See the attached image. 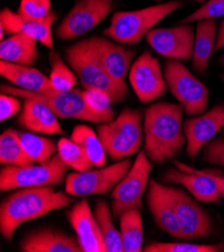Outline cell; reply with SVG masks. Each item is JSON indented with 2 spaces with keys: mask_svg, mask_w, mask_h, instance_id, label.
Segmentation results:
<instances>
[{
  "mask_svg": "<svg viewBox=\"0 0 224 252\" xmlns=\"http://www.w3.org/2000/svg\"><path fill=\"white\" fill-rule=\"evenodd\" d=\"M183 111L180 104L172 103L152 104L145 111L144 152L153 163L163 164L186 146Z\"/></svg>",
  "mask_w": 224,
  "mask_h": 252,
  "instance_id": "1",
  "label": "cell"
},
{
  "mask_svg": "<svg viewBox=\"0 0 224 252\" xmlns=\"http://www.w3.org/2000/svg\"><path fill=\"white\" fill-rule=\"evenodd\" d=\"M73 203L72 196L57 191L54 186L20 188L0 205V232L11 241L14 232L23 223L64 209Z\"/></svg>",
  "mask_w": 224,
  "mask_h": 252,
  "instance_id": "2",
  "label": "cell"
},
{
  "mask_svg": "<svg viewBox=\"0 0 224 252\" xmlns=\"http://www.w3.org/2000/svg\"><path fill=\"white\" fill-rule=\"evenodd\" d=\"M64 56L66 63L76 72L85 89H99L107 92L113 104L121 103L129 95L127 84L111 77L97 59L90 38L66 47Z\"/></svg>",
  "mask_w": 224,
  "mask_h": 252,
  "instance_id": "3",
  "label": "cell"
},
{
  "mask_svg": "<svg viewBox=\"0 0 224 252\" xmlns=\"http://www.w3.org/2000/svg\"><path fill=\"white\" fill-rule=\"evenodd\" d=\"M183 5L181 0H171L138 10L119 11L113 15L110 27L105 30L104 34L117 43H139L155 25Z\"/></svg>",
  "mask_w": 224,
  "mask_h": 252,
  "instance_id": "4",
  "label": "cell"
},
{
  "mask_svg": "<svg viewBox=\"0 0 224 252\" xmlns=\"http://www.w3.org/2000/svg\"><path fill=\"white\" fill-rule=\"evenodd\" d=\"M143 122L139 110L126 108L113 121L97 126L96 133L113 161L139 153L144 141Z\"/></svg>",
  "mask_w": 224,
  "mask_h": 252,
  "instance_id": "5",
  "label": "cell"
},
{
  "mask_svg": "<svg viewBox=\"0 0 224 252\" xmlns=\"http://www.w3.org/2000/svg\"><path fill=\"white\" fill-rule=\"evenodd\" d=\"M164 77L171 94L188 116L205 113L209 104V91L180 61L165 63Z\"/></svg>",
  "mask_w": 224,
  "mask_h": 252,
  "instance_id": "6",
  "label": "cell"
},
{
  "mask_svg": "<svg viewBox=\"0 0 224 252\" xmlns=\"http://www.w3.org/2000/svg\"><path fill=\"white\" fill-rule=\"evenodd\" d=\"M68 169L59 154L38 165L27 167L5 165L0 170V190L6 192L28 187L58 186L65 181Z\"/></svg>",
  "mask_w": 224,
  "mask_h": 252,
  "instance_id": "7",
  "label": "cell"
},
{
  "mask_svg": "<svg viewBox=\"0 0 224 252\" xmlns=\"http://www.w3.org/2000/svg\"><path fill=\"white\" fill-rule=\"evenodd\" d=\"M1 92L21 98H34L40 100L51 108L60 119H76L96 124L105 123L101 117L95 114L88 107L84 97V91L79 89L73 88L65 92L52 91L46 93H32L17 87L2 85Z\"/></svg>",
  "mask_w": 224,
  "mask_h": 252,
  "instance_id": "8",
  "label": "cell"
},
{
  "mask_svg": "<svg viewBox=\"0 0 224 252\" xmlns=\"http://www.w3.org/2000/svg\"><path fill=\"white\" fill-rule=\"evenodd\" d=\"M153 168V162L144 151L139 152L129 172L112 190L111 208L116 218L131 209H143L142 197L149 186Z\"/></svg>",
  "mask_w": 224,
  "mask_h": 252,
  "instance_id": "9",
  "label": "cell"
},
{
  "mask_svg": "<svg viewBox=\"0 0 224 252\" xmlns=\"http://www.w3.org/2000/svg\"><path fill=\"white\" fill-rule=\"evenodd\" d=\"M133 165L130 158L96 170L74 172L65 177V192L72 197L107 195L125 177Z\"/></svg>",
  "mask_w": 224,
  "mask_h": 252,
  "instance_id": "10",
  "label": "cell"
},
{
  "mask_svg": "<svg viewBox=\"0 0 224 252\" xmlns=\"http://www.w3.org/2000/svg\"><path fill=\"white\" fill-rule=\"evenodd\" d=\"M180 226L182 239H202L208 237L213 230V221L208 212L186 191L174 186L165 185Z\"/></svg>",
  "mask_w": 224,
  "mask_h": 252,
  "instance_id": "11",
  "label": "cell"
},
{
  "mask_svg": "<svg viewBox=\"0 0 224 252\" xmlns=\"http://www.w3.org/2000/svg\"><path fill=\"white\" fill-rule=\"evenodd\" d=\"M175 168H170L162 175L164 184L183 186L196 200L203 203H220L221 192L214 180L217 171L197 170L188 165L174 160Z\"/></svg>",
  "mask_w": 224,
  "mask_h": 252,
  "instance_id": "12",
  "label": "cell"
},
{
  "mask_svg": "<svg viewBox=\"0 0 224 252\" xmlns=\"http://www.w3.org/2000/svg\"><path fill=\"white\" fill-rule=\"evenodd\" d=\"M112 8V0H80L57 28V37L69 40L84 35L103 22Z\"/></svg>",
  "mask_w": 224,
  "mask_h": 252,
  "instance_id": "13",
  "label": "cell"
},
{
  "mask_svg": "<svg viewBox=\"0 0 224 252\" xmlns=\"http://www.w3.org/2000/svg\"><path fill=\"white\" fill-rule=\"evenodd\" d=\"M129 81L141 103L148 104L161 97L168 90L160 62L149 50L133 63Z\"/></svg>",
  "mask_w": 224,
  "mask_h": 252,
  "instance_id": "14",
  "label": "cell"
},
{
  "mask_svg": "<svg viewBox=\"0 0 224 252\" xmlns=\"http://www.w3.org/2000/svg\"><path fill=\"white\" fill-rule=\"evenodd\" d=\"M146 40L156 53L170 60L188 62L193 58L195 31L192 23H181L169 29H155Z\"/></svg>",
  "mask_w": 224,
  "mask_h": 252,
  "instance_id": "15",
  "label": "cell"
},
{
  "mask_svg": "<svg viewBox=\"0 0 224 252\" xmlns=\"http://www.w3.org/2000/svg\"><path fill=\"white\" fill-rule=\"evenodd\" d=\"M224 128V104L217 105L210 111L188 119L183 124L186 137V154L195 159L200 151Z\"/></svg>",
  "mask_w": 224,
  "mask_h": 252,
  "instance_id": "16",
  "label": "cell"
},
{
  "mask_svg": "<svg viewBox=\"0 0 224 252\" xmlns=\"http://www.w3.org/2000/svg\"><path fill=\"white\" fill-rule=\"evenodd\" d=\"M66 217L83 252H106L101 230L87 199L74 204L67 211Z\"/></svg>",
  "mask_w": 224,
  "mask_h": 252,
  "instance_id": "17",
  "label": "cell"
},
{
  "mask_svg": "<svg viewBox=\"0 0 224 252\" xmlns=\"http://www.w3.org/2000/svg\"><path fill=\"white\" fill-rule=\"evenodd\" d=\"M57 19L58 15L55 12H52L43 20H32L14 13L9 8H4L0 14V27L3 28L7 34H27L45 47L54 49L53 25Z\"/></svg>",
  "mask_w": 224,
  "mask_h": 252,
  "instance_id": "18",
  "label": "cell"
},
{
  "mask_svg": "<svg viewBox=\"0 0 224 252\" xmlns=\"http://www.w3.org/2000/svg\"><path fill=\"white\" fill-rule=\"evenodd\" d=\"M90 42L95 53L102 63L111 77L118 82L125 83L127 74H129L135 52L126 49L118 43L105 37L93 36Z\"/></svg>",
  "mask_w": 224,
  "mask_h": 252,
  "instance_id": "19",
  "label": "cell"
},
{
  "mask_svg": "<svg viewBox=\"0 0 224 252\" xmlns=\"http://www.w3.org/2000/svg\"><path fill=\"white\" fill-rule=\"evenodd\" d=\"M147 204L158 227L174 238L182 239L180 226L170 199L165 191V184L150 179L148 186Z\"/></svg>",
  "mask_w": 224,
  "mask_h": 252,
  "instance_id": "20",
  "label": "cell"
},
{
  "mask_svg": "<svg viewBox=\"0 0 224 252\" xmlns=\"http://www.w3.org/2000/svg\"><path fill=\"white\" fill-rule=\"evenodd\" d=\"M22 110L17 118L21 128L32 133L45 135H64L58 116L40 100L23 98Z\"/></svg>",
  "mask_w": 224,
  "mask_h": 252,
  "instance_id": "21",
  "label": "cell"
},
{
  "mask_svg": "<svg viewBox=\"0 0 224 252\" xmlns=\"http://www.w3.org/2000/svg\"><path fill=\"white\" fill-rule=\"evenodd\" d=\"M22 252H83L78 238L45 228L28 233L19 242Z\"/></svg>",
  "mask_w": 224,
  "mask_h": 252,
  "instance_id": "22",
  "label": "cell"
},
{
  "mask_svg": "<svg viewBox=\"0 0 224 252\" xmlns=\"http://www.w3.org/2000/svg\"><path fill=\"white\" fill-rule=\"evenodd\" d=\"M0 74L19 89L32 93L54 91L49 78L31 65H23L5 61L0 62Z\"/></svg>",
  "mask_w": 224,
  "mask_h": 252,
  "instance_id": "23",
  "label": "cell"
},
{
  "mask_svg": "<svg viewBox=\"0 0 224 252\" xmlns=\"http://www.w3.org/2000/svg\"><path fill=\"white\" fill-rule=\"evenodd\" d=\"M217 39V22L215 18L199 20L195 32L194 50L192 58L193 69L204 74L208 69L209 61L214 52Z\"/></svg>",
  "mask_w": 224,
  "mask_h": 252,
  "instance_id": "24",
  "label": "cell"
},
{
  "mask_svg": "<svg viewBox=\"0 0 224 252\" xmlns=\"http://www.w3.org/2000/svg\"><path fill=\"white\" fill-rule=\"evenodd\" d=\"M38 58L37 41L23 33H16L1 40L0 59L8 63L32 65Z\"/></svg>",
  "mask_w": 224,
  "mask_h": 252,
  "instance_id": "25",
  "label": "cell"
},
{
  "mask_svg": "<svg viewBox=\"0 0 224 252\" xmlns=\"http://www.w3.org/2000/svg\"><path fill=\"white\" fill-rule=\"evenodd\" d=\"M119 219L124 252L143 251L144 226L141 210H128L124 212Z\"/></svg>",
  "mask_w": 224,
  "mask_h": 252,
  "instance_id": "26",
  "label": "cell"
},
{
  "mask_svg": "<svg viewBox=\"0 0 224 252\" xmlns=\"http://www.w3.org/2000/svg\"><path fill=\"white\" fill-rule=\"evenodd\" d=\"M70 139L86 151L94 166L101 168L107 165V151L94 129L87 125H78L73 128Z\"/></svg>",
  "mask_w": 224,
  "mask_h": 252,
  "instance_id": "27",
  "label": "cell"
},
{
  "mask_svg": "<svg viewBox=\"0 0 224 252\" xmlns=\"http://www.w3.org/2000/svg\"><path fill=\"white\" fill-rule=\"evenodd\" d=\"M111 209L106 200L98 199L94 214L102 233L106 252H124L121 232L115 227Z\"/></svg>",
  "mask_w": 224,
  "mask_h": 252,
  "instance_id": "28",
  "label": "cell"
},
{
  "mask_svg": "<svg viewBox=\"0 0 224 252\" xmlns=\"http://www.w3.org/2000/svg\"><path fill=\"white\" fill-rule=\"evenodd\" d=\"M0 163L17 167L34 164L24 150L18 132L13 129L5 130L0 137Z\"/></svg>",
  "mask_w": 224,
  "mask_h": 252,
  "instance_id": "29",
  "label": "cell"
},
{
  "mask_svg": "<svg viewBox=\"0 0 224 252\" xmlns=\"http://www.w3.org/2000/svg\"><path fill=\"white\" fill-rule=\"evenodd\" d=\"M28 156L35 163H43L58 154V144L53 140L35 135L32 132H18Z\"/></svg>",
  "mask_w": 224,
  "mask_h": 252,
  "instance_id": "30",
  "label": "cell"
},
{
  "mask_svg": "<svg viewBox=\"0 0 224 252\" xmlns=\"http://www.w3.org/2000/svg\"><path fill=\"white\" fill-rule=\"evenodd\" d=\"M48 60L51 64V74L48 78L54 91L65 92L73 89L78 83V77L68 63L54 50L49 54Z\"/></svg>",
  "mask_w": 224,
  "mask_h": 252,
  "instance_id": "31",
  "label": "cell"
},
{
  "mask_svg": "<svg viewBox=\"0 0 224 252\" xmlns=\"http://www.w3.org/2000/svg\"><path fill=\"white\" fill-rule=\"evenodd\" d=\"M58 154L68 168L76 172L88 171L94 166L86 151L71 139L62 138L58 142Z\"/></svg>",
  "mask_w": 224,
  "mask_h": 252,
  "instance_id": "32",
  "label": "cell"
},
{
  "mask_svg": "<svg viewBox=\"0 0 224 252\" xmlns=\"http://www.w3.org/2000/svg\"><path fill=\"white\" fill-rule=\"evenodd\" d=\"M144 252H222L224 242L217 244H197L186 242L154 241L143 247Z\"/></svg>",
  "mask_w": 224,
  "mask_h": 252,
  "instance_id": "33",
  "label": "cell"
},
{
  "mask_svg": "<svg viewBox=\"0 0 224 252\" xmlns=\"http://www.w3.org/2000/svg\"><path fill=\"white\" fill-rule=\"evenodd\" d=\"M84 97L88 107L95 114L101 117L105 123L115 119L112 98L107 92L99 89H86L84 91Z\"/></svg>",
  "mask_w": 224,
  "mask_h": 252,
  "instance_id": "34",
  "label": "cell"
},
{
  "mask_svg": "<svg viewBox=\"0 0 224 252\" xmlns=\"http://www.w3.org/2000/svg\"><path fill=\"white\" fill-rule=\"evenodd\" d=\"M51 0H21L17 13L24 18L43 20L52 13Z\"/></svg>",
  "mask_w": 224,
  "mask_h": 252,
  "instance_id": "35",
  "label": "cell"
},
{
  "mask_svg": "<svg viewBox=\"0 0 224 252\" xmlns=\"http://www.w3.org/2000/svg\"><path fill=\"white\" fill-rule=\"evenodd\" d=\"M224 16V0H207V1L193 13L183 18L180 23H192L208 18Z\"/></svg>",
  "mask_w": 224,
  "mask_h": 252,
  "instance_id": "36",
  "label": "cell"
},
{
  "mask_svg": "<svg viewBox=\"0 0 224 252\" xmlns=\"http://www.w3.org/2000/svg\"><path fill=\"white\" fill-rule=\"evenodd\" d=\"M202 160L209 165L224 168V138H214L203 148Z\"/></svg>",
  "mask_w": 224,
  "mask_h": 252,
  "instance_id": "37",
  "label": "cell"
},
{
  "mask_svg": "<svg viewBox=\"0 0 224 252\" xmlns=\"http://www.w3.org/2000/svg\"><path fill=\"white\" fill-rule=\"evenodd\" d=\"M22 105L17 96L2 94L0 96V121L4 122L20 112Z\"/></svg>",
  "mask_w": 224,
  "mask_h": 252,
  "instance_id": "38",
  "label": "cell"
},
{
  "mask_svg": "<svg viewBox=\"0 0 224 252\" xmlns=\"http://www.w3.org/2000/svg\"><path fill=\"white\" fill-rule=\"evenodd\" d=\"M224 47V20L221 22L219 31L217 32V39L215 43V48H214V53L219 52L220 49Z\"/></svg>",
  "mask_w": 224,
  "mask_h": 252,
  "instance_id": "39",
  "label": "cell"
},
{
  "mask_svg": "<svg viewBox=\"0 0 224 252\" xmlns=\"http://www.w3.org/2000/svg\"><path fill=\"white\" fill-rule=\"evenodd\" d=\"M214 180L216 181V183L219 187V190L221 192L222 198L224 199V177H222L221 174H216V175H214Z\"/></svg>",
  "mask_w": 224,
  "mask_h": 252,
  "instance_id": "40",
  "label": "cell"
},
{
  "mask_svg": "<svg viewBox=\"0 0 224 252\" xmlns=\"http://www.w3.org/2000/svg\"><path fill=\"white\" fill-rule=\"evenodd\" d=\"M219 63H221V65H222V66H224V55H223V56L220 58V60H219Z\"/></svg>",
  "mask_w": 224,
  "mask_h": 252,
  "instance_id": "41",
  "label": "cell"
},
{
  "mask_svg": "<svg viewBox=\"0 0 224 252\" xmlns=\"http://www.w3.org/2000/svg\"><path fill=\"white\" fill-rule=\"evenodd\" d=\"M194 1H195V2H198V3H203V2L205 1V0H194Z\"/></svg>",
  "mask_w": 224,
  "mask_h": 252,
  "instance_id": "42",
  "label": "cell"
},
{
  "mask_svg": "<svg viewBox=\"0 0 224 252\" xmlns=\"http://www.w3.org/2000/svg\"><path fill=\"white\" fill-rule=\"evenodd\" d=\"M220 78H221V80H222V82L224 83V74H221L220 75Z\"/></svg>",
  "mask_w": 224,
  "mask_h": 252,
  "instance_id": "43",
  "label": "cell"
}]
</instances>
